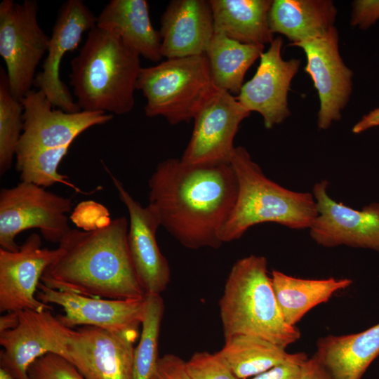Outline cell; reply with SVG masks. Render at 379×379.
<instances>
[{
	"instance_id": "1",
	"label": "cell",
	"mask_w": 379,
	"mask_h": 379,
	"mask_svg": "<svg viewBox=\"0 0 379 379\" xmlns=\"http://www.w3.org/2000/svg\"><path fill=\"white\" fill-rule=\"evenodd\" d=\"M148 186L149 204L157 209L161 227L183 246L222 244L220 234L238 192L230 163L192 165L167 159L158 164Z\"/></svg>"
},
{
	"instance_id": "2",
	"label": "cell",
	"mask_w": 379,
	"mask_h": 379,
	"mask_svg": "<svg viewBox=\"0 0 379 379\" xmlns=\"http://www.w3.org/2000/svg\"><path fill=\"white\" fill-rule=\"evenodd\" d=\"M125 216L97 229H71L58 244V253L41 279L61 291L107 299H141L139 282L128 247Z\"/></svg>"
},
{
	"instance_id": "3",
	"label": "cell",
	"mask_w": 379,
	"mask_h": 379,
	"mask_svg": "<svg viewBox=\"0 0 379 379\" xmlns=\"http://www.w3.org/2000/svg\"><path fill=\"white\" fill-rule=\"evenodd\" d=\"M140 56L118 34L92 28L71 61L69 84L81 110L130 112L142 69Z\"/></svg>"
},
{
	"instance_id": "4",
	"label": "cell",
	"mask_w": 379,
	"mask_h": 379,
	"mask_svg": "<svg viewBox=\"0 0 379 379\" xmlns=\"http://www.w3.org/2000/svg\"><path fill=\"white\" fill-rule=\"evenodd\" d=\"M230 163L238 192L220 234L222 244L240 239L249 228L261 223L293 230L310 228L318 215L312 193L293 191L271 180L244 147H235Z\"/></svg>"
},
{
	"instance_id": "5",
	"label": "cell",
	"mask_w": 379,
	"mask_h": 379,
	"mask_svg": "<svg viewBox=\"0 0 379 379\" xmlns=\"http://www.w3.org/2000/svg\"><path fill=\"white\" fill-rule=\"evenodd\" d=\"M219 307L225 339L251 335L286 349L300 338L297 326L283 317L264 256L250 255L234 263Z\"/></svg>"
},
{
	"instance_id": "6",
	"label": "cell",
	"mask_w": 379,
	"mask_h": 379,
	"mask_svg": "<svg viewBox=\"0 0 379 379\" xmlns=\"http://www.w3.org/2000/svg\"><path fill=\"white\" fill-rule=\"evenodd\" d=\"M136 89L146 98L145 115L163 117L171 125L193 120L218 90L206 55L166 59L142 67Z\"/></svg>"
},
{
	"instance_id": "7",
	"label": "cell",
	"mask_w": 379,
	"mask_h": 379,
	"mask_svg": "<svg viewBox=\"0 0 379 379\" xmlns=\"http://www.w3.org/2000/svg\"><path fill=\"white\" fill-rule=\"evenodd\" d=\"M72 206L70 198L41 186L21 181L0 191V246L16 251V237L22 232L39 229L44 239L58 243L71 230L67 213Z\"/></svg>"
},
{
	"instance_id": "8",
	"label": "cell",
	"mask_w": 379,
	"mask_h": 379,
	"mask_svg": "<svg viewBox=\"0 0 379 379\" xmlns=\"http://www.w3.org/2000/svg\"><path fill=\"white\" fill-rule=\"evenodd\" d=\"M38 11L34 0L0 3V55L11 93L19 100L32 91L36 67L48 50L50 36L39 26Z\"/></svg>"
},
{
	"instance_id": "9",
	"label": "cell",
	"mask_w": 379,
	"mask_h": 379,
	"mask_svg": "<svg viewBox=\"0 0 379 379\" xmlns=\"http://www.w3.org/2000/svg\"><path fill=\"white\" fill-rule=\"evenodd\" d=\"M72 328L62 324L51 310L19 312V322L0 333L1 368L14 379H27V369L39 357L48 353L67 360V344Z\"/></svg>"
},
{
	"instance_id": "10",
	"label": "cell",
	"mask_w": 379,
	"mask_h": 379,
	"mask_svg": "<svg viewBox=\"0 0 379 379\" xmlns=\"http://www.w3.org/2000/svg\"><path fill=\"white\" fill-rule=\"evenodd\" d=\"M23 128L16 156L32 151L70 147L89 128L113 119L104 112H67L53 109V104L40 90L29 91L22 100Z\"/></svg>"
},
{
	"instance_id": "11",
	"label": "cell",
	"mask_w": 379,
	"mask_h": 379,
	"mask_svg": "<svg viewBox=\"0 0 379 379\" xmlns=\"http://www.w3.org/2000/svg\"><path fill=\"white\" fill-rule=\"evenodd\" d=\"M138 328L115 331L84 326L72 329L69 361L85 379H133Z\"/></svg>"
},
{
	"instance_id": "12",
	"label": "cell",
	"mask_w": 379,
	"mask_h": 379,
	"mask_svg": "<svg viewBox=\"0 0 379 379\" xmlns=\"http://www.w3.org/2000/svg\"><path fill=\"white\" fill-rule=\"evenodd\" d=\"M328 185L322 180L313 187L318 215L309 230L314 241L326 248L346 246L379 253V203L352 208L333 199Z\"/></svg>"
},
{
	"instance_id": "13",
	"label": "cell",
	"mask_w": 379,
	"mask_h": 379,
	"mask_svg": "<svg viewBox=\"0 0 379 379\" xmlns=\"http://www.w3.org/2000/svg\"><path fill=\"white\" fill-rule=\"evenodd\" d=\"M250 113L236 96L218 89L193 119L192 135L180 159L192 165L230 163L236 134Z\"/></svg>"
},
{
	"instance_id": "14",
	"label": "cell",
	"mask_w": 379,
	"mask_h": 379,
	"mask_svg": "<svg viewBox=\"0 0 379 379\" xmlns=\"http://www.w3.org/2000/svg\"><path fill=\"white\" fill-rule=\"evenodd\" d=\"M307 58L305 72L310 76L319 100L317 126L328 128L341 119L352 91V71L339 51L338 32L334 26L324 34L294 44Z\"/></svg>"
},
{
	"instance_id": "15",
	"label": "cell",
	"mask_w": 379,
	"mask_h": 379,
	"mask_svg": "<svg viewBox=\"0 0 379 379\" xmlns=\"http://www.w3.org/2000/svg\"><path fill=\"white\" fill-rule=\"evenodd\" d=\"M104 168L128 213V247L139 282L145 294L161 295L168 285L171 270L157 241V231L161 226L159 213L149 204L142 206L105 165Z\"/></svg>"
},
{
	"instance_id": "16",
	"label": "cell",
	"mask_w": 379,
	"mask_h": 379,
	"mask_svg": "<svg viewBox=\"0 0 379 379\" xmlns=\"http://www.w3.org/2000/svg\"><path fill=\"white\" fill-rule=\"evenodd\" d=\"M58 248H42L41 236L30 234L16 251L0 248V312L52 310L36 298L39 281L55 259Z\"/></svg>"
},
{
	"instance_id": "17",
	"label": "cell",
	"mask_w": 379,
	"mask_h": 379,
	"mask_svg": "<svg viewBox=\"0 0 379 379\" xmlns=\"http://www.w3.org/2000/svg\"><path fill=\"white\" fill-rule=\"evenodd\" d=\"M97 17L81 0H68L60 7L50 36L42 71L34 85L53 106L67 112L81 111L60 78V65L66 53L76 49L83 34L96 26Z\"/></svg>"
},
{
	"instance_id": "18",
	"label": "cell",
	"mask_w": 379,
	"mask_h": 379,
	"mask_svg": "<svg viewBox=\"0 0 379 379\" xmlns=\"http://www.w3.org/2000/svg\"><path fill=\"white\" fill-rule=\"evenodd\" d=\"M282 45L281 37L274 39L267 51L261 55L255 74L244 84L236 96L248 111L261 115L267 129L290 116L288 93L300 65L298 59L282 58Z\"/></svg>"
},
{
	"instance_id": "19",
	"label": "cell",
	"mask_w": 379,
	"mask_h": 379,
	"mask_svg": "<svg viewBox=\"0 0 379 379\" xmlns=\"http://www.w3.org/2000/svg\"><path fill=\"white\" fill-rule=\"evenodd\" d=\"M41 302L60 306L64 314L58 315L67 327L91 326L115 331L138 328L145 312L141 299H107L85 296L51 288L40 282L36 293Z\"/></svg>"
},
{
	"instance_id": "20",
	"label": "cell",
	"mask_w": 379,
	"mask_h": 379,
	"mask_svg": "<svg viewBox=\"0 0 379 379\" xmlns=\"http://www.w3.org/2000/svg\"><path fill=\"white\" fill-rule=\"evenodd\" d=\"M159 34L163 58L206 55L215 34L209 1H171L161 17Z\"/></svg>"
},
{
	"instance_id": "21",
	"label": "cell",
	"mask_w": 379,
	"mask_h": 379,
	"mask_svg": "<svg viewBox=\"0 0 379 379\" xmlns=\"http://www.w3.org/2000/svg\"><path fill=\"white\" fill-rule=\"evenodd\" d=\"M96 26L118 34L147 60L158 62L164 58L161 36L145 0H111L97 17Z\"/></svg>"
},
{
	"instance_id": "22",
	"label": "cell",
	"mask_w": 379,
	"mask_h": 379,
	"mask_svg": "<svg viewBox=\"0 0 379 379\" xmlns=\"http://www.w3.org/2000/svg\"><path fill=\"white\" fill-rule=\"evenodd\" d=\"M315 354L334 379H361L379 356V323L357 333L319 338Z\"/></svg>"
},
{
	"instance_id": "23",
	"label": "cell",
	"mask_w": 379,
	"mask_h": 379,
	"mask_svg": "<svg viewBox=\"0 0 379 379\" xmlns=\"http://www.w3.org/2000/svg\"><path fill=\"white\" fill-rule=\"evenodd\" d=\"M336 16L331 0H274L268 21L273 34L286 36L293 46L326 33L335 26Z\"/></svg>"
},
{
	"instance_id": "24",
	"label": "cell",
	"mask_w": 379,
	"mask_h": 379,
	"mask_svg": "<svg viewBox=\"0 0 379 379\" xmlns=\"http://www.w3.org/2000/svg\"><path fill=\"white\" fill-rule=\"evenodd\" d=\"M214 29L237 41L253 45L274 40L268 21L272 0H209Z\"/></svg>"
},
{
	"instance_id": "25",
	"label": "cell",
	"mask_w": 379,
	"mask_h": 379,
	"mask_svg": "<svg viewBox=\"0 0 379 379\" xmlns=\"http://www.w3.org/2000/svg\"><path fill=\"white\" fill-rule=\"evenodd\" d=\"M271 279L283 317L291 326H295L312 308L327 302L336 292L353 283L347 278H298L276 270H272Z\"/></svg>"
},
{
	"instance_id": "26",
	"label": "cell",
	"mask_w": 379,
	"mask_h": 379,
	"mask_svg": "<svg viewBox=\"0 0 379 379\" xmlns=\"http://www.w3.org/2000/svg\"><path fill=\"white\" fill-rule=\"evenodd\" d=\"M265 46L243 44L215 33L206 53L215 86L239 94L246 73L264 52Z\"/></svg>"
},
{
	"instance_id": "27",
	"label": "cell",
	"mask_w": 379,
	"mask_h": 379,
	"mask_svg": "<svg viewBox=\"0 0 379 379\" xmlns=\"http://www.w3.org/2000/svg\"><path fill=\"white\" fill-rule=\"evenodd\" d=\"M217 352L238 379H249L292 359L295 353L265 338L239 334L225 339Z\"/></svg>"
},
{
	"instance_id": "28",
	"label": "cell",
	"mask_w": 379,
	"mask_h": 379,
	"mask_svg": "<svg viewBox=\"0 0 379 379\" xmlns=\"http://www.w3.org/2000/svg\"><path fill=\"white\" fill-rule=\"evenodd\" d=\"M145 312L134 351L133 379H150L159 359V338L164 312L161 295L145 294Z\"/></svg>"
},
{
	"instance_id": "29",
	"label": "cell",
	"mask_w": 379,
	"mask_h": 379,
	"mask_svg": "<svg viewBox=\"0 0 379 379\" xmlns=\"http://www.w3.org/2000/svg\"><path fill=\"white\" fill-rule=\"evenodd\" d=\"M23 105L9 90L6 72L0 69V174L11 167L23 128Z\"/></svg>"
},
{
	"instance_id": "30",
	"label": "cell",
	"mask_w": 379,
	"mask_h": 379,
	"mask_svg": "<svg viewBox=\"0 0 379 379\" xmlns=\"http://www.w3.org/2000/svg\"><path fill=\"white\" fill-rule=\"evenodd\" d=\"M69 147L39 149L16 156V168L20 180L33 183L43 187L62 183L81 192L69 183L66 175L58 173L59 165L67 154Z\"/></svg>"
},
{
	"instance_id": "31",
	"label": "cell",
	"mask_w": 379,
	"mask_h": 379,
	"mask_svg": "<svg viewBox=\"0 0 379 379\" xmlns=\"http://www.w3.org/2000/svg\"><path fill=\"white\" fill-rule=\"evenodd\" d=\"M27 379H85L65 357L48 353L36 359L27 369Z\"/></svg>"
},
{
	"instance_id": "32",
	"label": "cell",
	"mask_w": 379,
	"mask_h": 379,
	"mask_svg": "<svg viewBox=\"0 0 379 379\" xmlns=\"http://www.w3.org/2000/svg\"><path fill=\"white\" fill-rule=\"evenodd\" d=\"M186 366L191 379H238L217 352H195Z\"/></svg>"
},
{
	"instance_id": "33",
	"label": "cell",
	"mask_w": 379,
	"mask_h": 379,
	"mask_svg": "<svg viewBox=\"0 0 379 379\" xmlns=\"http://www.w3.org/2000/svg\"><path fill=\"white\" fill-rule=\"evenodd\" d=\"M150 379H191L186 361L173 354L159 357Z\"/></svg>"
},
{
	"instance_id": "34",
	"label": "cell",
	"mask_w": 379,
	"mask_h": 379,
	"mask_svg": "<svg viewBox=\"0 0 379 379\" xmlns=\"http://www.w3.org/2000/svg\"><path fill=\"white\" fill-rule=\"evenodd\" d=\"M352 5V27L365 29L379 20V0H357Z\"/></svg>"
},
{
	"instance_id": "35",
	"label": "cell",
	"mask_w": 379,
	"mask_h": 379,
	"mask_svg": "<svg viewBox=\"0 0 379 379\" xmlns=\"http://www.w3.org/2000/svg\"><path fill=\"white\" fill-rule=\"evenodd\" d=\"M307 358L304 352H297L287 361L249 379H298L301 365Z\"/></svg>"
},
{
	"instance_id": "36",
	"label": "cell",
	"mask_w": 379,
	"mask_h": 379,
	"mask_svg": "<svg viewBox=\"0 0 379 379\" xmlns=\"http://www.w3.org/2000/svg\"><path fill=\"white\" fill-rule=\"evenodd\" d=\"M298 379H334L315 354L307 358L301 365Z\"/></svg>"
},
{
	"instance_id": "37",
	"label": "cell",
	"mask_w": 379,
	"mask_h": 379,
	"mask_svg": "<svg viewBox=\"0 0 379 379\" xmlns=\"http://www.w3.org/2000/svg\"><path fill=\"white\" fill-rule=\"evenodd\" d=\"M379 126V107L371 110L364 115L352 127V133L355 134L361 133L369 128Z\"/></svg>"
},
{
	"instance_id": "38",
	"label": "cell",
	"mask_w": 379,
	"mask_h": 379,
	"mask_svg": "<svg viewBox=\"0 0 379 379\" xmlns=\"http://www.w3.org/2000/svg\"><path fill=\"white\" fill-rule=\"evenodd\" d=\"M19 322V312H5L0 317V333L15 328Z\"/></svg>"
},
{
	"instance_id": "39",
	"label": "cell",
	"mask_w": 379,
	"mask_h": 379,
	"mask_svg": "<svg viewBox=\"0 0 379 379\" xmlns=\"http://www.w3.org/2000/svg\"><path fill=\"white\" fill-rule=\"evenodd\" d=\"M0 379H14L7 371L0 368Z\"/></svg>"
}]
</instances>
